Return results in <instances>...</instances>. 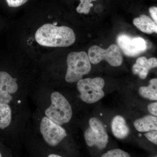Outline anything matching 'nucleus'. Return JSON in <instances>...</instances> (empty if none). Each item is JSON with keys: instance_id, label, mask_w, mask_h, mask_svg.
<instances>
[{"instance_id": "f257e3e1", "label": "nucleus", "mask_w": 157, "mask_h": 157, "mask_svg": "<svg viewBox=\"0 0 157 157\" xmlns=\"http://www.w3.org/2000/svg\"><path fill=\"white\" fill-rule=\"evenodd\" d=\"M39 45L49 47H66L74 44L76 36L72 29L46 24L39 28L35 34Z\"/></svg>"}, {"instance_id": "f03ea898", "label": "nucleus", "mask_w": 157, "mask_h": 157, "mask_svg": "<svg viewBox=\"0 0 157 157\" xmlns=\"http://www.w3.org/2000/svg\"><path fill=\"white\" fill-rule=\"evenodd\" d=\"M67 64L65 80L69 83L77 82L91 70L89 58L85 52H70L67 58Z\"/></svg>"}, {"instance_id": "7ed1b4c3", "label": "nucleus", "mask_w": 157, "mask_h": 157, "mask_svg": "<svg viewBox=\"0 0 157 157\" xmlns=\"http://www.w3.org/2000/svg\"><path fill=\"white\" fill-rule=\"evenodd\" d=\"M51 104L45 111L46 117L60 125L69 122L72 118L73 111L64 96L54 92L51 95Z\"/></svg>"}, {"instance_id": "20e7f679", "label": "nucleus", "mask_w": 157, "mask_h": 157, "mask_svg": "<svg viewBox=\"0 0 157 157\" xmlns=\"http://www.w3.org/2000/svg\"><path fill=\"white\" fill-rule=\"evenodd\" d=\"M104 85V79L101 77L82 78L77 84L81 100L87 104H94L100 101L104 96L103 90Z\"/></svg>"}, {"instance_id": "39448f33", "label": "nucleus", "mask_w": 157, "mask_h": 157, "mask_svg": "<svg viewBox=\"0 0 157 157\" xmlns=\"http://www.w3.org/2000/svg\"><path fill=\"white\" fill-rule=\"evenodd\" d=\"M88 55L90 62L93 64H98L105 60L112 67H118L121 66L123 61L120 48L115 44H112L106 49L94 45L89 49Z\"/></svg>"}, {"instance_id": "423d86ee", "label": "nucleus", "mask_w": 157, "mask_h": 157, "mask_svg": "<svg viewBox=\"0 0 157 157\" xmlns=\"http://www.w3.org/2000/svg\"><path fill=\"white\" fill-rule=\"evenodd\" d=\"M90 128L84 133L86 142L90 147L97 146L100 149H103L107 146L108 142V136L103 124L101 121L95 117L90 119Z\"/></svg>"}, {"instance_id": "0eeeda50", "label": "nucleus", "mask_w": 157, "mask_h": 157, "mask_svg": "<svg viewBox=\"0 0 157 157\" xmlns=\"http://www.w3.org/2000/svg\"><path fill=\"white\" fill-rule=\"evenodd\" d=\"M118 47L126 56L135 57L144 52L147 48L146 40L140 37H132L125 34L117 36Z\"/></svg>"}, {"instance_id": "6e6552de", "label": "nucleus", "mask_w": 157, "mask_h": 157, "mask_svg": "<svg viewBox=\"0 0 157 157\" xmlns=\"http://www.w3.org/2000/svg\"><path fill=\"white\" fill-rule=\"evenodd\" d=\"M40 130L43 139L50 146L58 145L67 136L64 129L46 117L42 118L40 123Z\"/></svg>"}, {"instance_id": "1a4fd4ad", "label": "nucleus", "mask_w": 157, "mask_h": 157, "mask_svg": "<svg viewBox=\"0 0 157 157\" xmlns=\"http://www.w3.org/2000/svg\"><path fill=\"white\" fill-rule=\"evenodd\" d=\"M18 86L16 80L9 73L0 72V104H9L17 92Z\"/></svg>"}, {"instance_id": "9d476101", "label": "nucleus", "mask_w": 157, "mask_h": 157, "mask_svg": "<svg viewBox=\"0 0 157 157\" xmlns=\"http://www.w3.org/2000/svg\"><path fill=\"white\" fill-rule=\"evenodd\" d=\"M157 66V59L153 57L147 59L145 57H140L136 60V63L132 67L134 74L138 75L141 79L146 78L149 71Z\"/></svg>"}, {"instance_id": "9b49d317", "label": "nucleus", "mask_w": 157, "mask_h": 157, "mask_svg": "<svg viewBox=\"0 0 157 157\" xmlns=\"http://www.w3.org/2000/svg\"><path fill=\"white\" fill-rule=\"evenodd\" d=\"M133 24L139 30L144 33L151 34L157 33V24L151 18L145 14H141L140 17L133 20Z\"/></svg>"}, {"instance_id": "f8f14e48", "label": "nucleus", "mask_w": 157, "mask_h": 157, "mask_svg": "<svg viewBox=\"0 0 157 157\" xmlns=\"http://www.w3.org/2000/svg\"><path fill=\"white\" fill-rule=\"evenodd\" d=\"M111 128L113 135L118 139H124L128 137L130 129L127 126L123 117L117 116L113 119L111 123Z\"/></svg>"}, {"instance_id": "ddd939ff", "label": "nucleus", "mask_w": 157, "mask_h": 157, "mask_svg": "<svg viewBox=\"0 0 157 157\" xmlns=\"http://www.w3.org/2000/svg\"><path fill=\"white\" fill-rule=\"evenodd\" d=\"M134 125L138 132H148L157 130V118L153 116H146L135 121Z\"/></svg>"}, {"instance_id": "4468645a", "label": "nucleus", "mask_w": 157, "mask_h": 157, "mask_svg": "<svg viewBox=\"0 0 157 157\" xmlns=\"http://www.w3.org/2000/svg\"><path fill=\"white\" fill-rule=\"evenodd\" d=\"M138 92L143 98L152 100H157V79L153 78L150 80L149 85L147 86H141Z\"/></svg>"}, {"instance_id": "2eb2a0df", "label": "nucleus", "mask_w": 157, "mask_h": 157, "mask_svg": "<svg viewBox=\"0 0 157 157\" xmlns=\"http://www.w3.org/2000/svg\"><path fill=\"white\" fill-rule=\"evenodd\" d=\"M11 109L9 104H0V129L9 127L11 121Z\"/></svg>"}, {"instance_id": "dca6fc26", "label": "nucleus", "mask_w": 157, "mask_h": 157, "mask_svg": "<svg viewBox=\"0 0 157 157\" xmlns=\"http://www.w3.org/2000/svg\"><path fill=\"white\" fill-rule=\"evenodd\" d=\"M80 2L76 8V11L79 14H88L93 6L92 2L97 0H79Z\"/></svg>"}, {"instance_id": "f3484780", "label": "nucleus", "mask_w": 157, "mask_h": 157, "mask_svg": "<svg viewBox=\"0 0 157 157\" xmlns=\"http://www.w3.org/2000/svg\"><path fill=\"white\" fill-rule=\"evenodd\" d=\"M102 157H129L130 155L127 152L119 149L109 151L102 155Z\"/></svg>"}, {"instance_id": "a211bd4d", "label": "nucleus", "mask_w": 157, "mask_h": 157, "mask_svg": "<svg viewBox=\"0 0 157 157\" xmlns=\"http://www.w3.org/2000/svg\"><path fill=\"white\" fill-rule=\"evenodd\" d=\"M144 136L147 139L153 143L157 144V130L149 131L144 134Z\"/></svg>"}, {"instance_id": "6ab92c4d", "label": "nucleus", "mask_w": 157, "mask_h": 157, "mask_svg": "<svg viewBox=\"0 0 157 157\" xmlns=\"http://www.w3.org/2000/svg\"><path fill=\"white\" fill-rule=\"evenodd\" d=\"M28 1V0H6L8 6L13 8H16L22 6Z\"/></svg>"}, {"instance_id": "aec40b11", "label": "nucleus", "mask_w": 157, "mask_h": 157, "mask_svg": "<svg viewBox=\"0 0 157 157\" xmlns=\"http://www.w3.org/2000/svg\"><path fill=\"white\" fill-rule=\"evenodd\" d=\"M148 110L149 112L153 115L157 116V103H152L148 105Z\"/></svg>"}, {"instance_id": "412c9836", "label": "nucleus", "mask_w": 157, "mask_h": 157, "mask_svg": "<svg viewBox=\"0 0 157 157\" xmlns=\"http://www.w3.org/2000/svg\"><path fill=\"white\" fill-rule=\"evenodd\" d=\"M150 14L151 15L153 20L156 24L157 23V8L156 7H151L149 9Z\"/></svg>"}, {"instance_id": "4be33fe9", "label": "nucleus", "mask_w": 157, "mask_h": 157, "mask_svg": "<svg viewBox=\"0 0 157 157\" xmlns=\"http://www.w3.org/2000/svg\"><path fill=\"white\" fill-rule=\"evenodd\" d=\"M48 157H61V156L55 154H50L48 156Z\"/></svg>"}, {"instance_id": "5701e85b", "label": "nucleus", "mask_w": 157, "mask_h": 157, "mask_svg": "<svg viewBox=\"0 0 157 157\" xmlns=\"http://www.w3.org/2000/svg\"><path fill=\"white\" fill-rule=\"evenodd\" d=\"M2 157V155L1 154V153H0V157Z\"/></svg>"}]
</instances>
